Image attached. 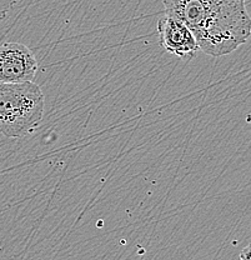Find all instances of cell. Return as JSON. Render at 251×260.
<instances>
[{
    "label": "cell",
    "mask_w": 251,
    "mask_h": 260,
    "mask_svg": "<svg viewBox=\"0 0 251 260\" xmlns=\"http://www.w3.org/2000/svg\"><path fill=\"white\" fill-rule=\"evenodd\" d=\"M246 0H164L165 14L190 29L205 54L228 55L251 37Z\"/></svg>",
    "instance_id": "1"
},
{
    "label": "cell",
    "mask_w": 251,
    "mask_h": 260,
    "mask_svg": "<svg viewBox=\"0 0 251 260\" xmlns=\"http://www.w3.org/2000/svg\"><path fill=\"white\" fill-rule=\"evenodd\" d=\"M38 61L33 50L17 42L0 45V83L33 81Z\"/></svg>",
    "instance_id": "3"
},
{
    "label": "cell",
    "mask_w": 251,
    "mask_h": 260,
    "mask_svg": "<svg viewBox=\"0 0 251 260\" xmlns=\"http://www.w3.org/2000/svg\"><path fill=\"white\" fill-rule=\"evenodd\" d=\"M240 260H251V244L241 251V254H240Z\"/></svg>",
    "instance_id": "5"
},
{
    "label": "cell",
    "mask_w": 251,
    "mask_h": 260,
    "mask_svg": "<svg viewBox=\"0 0 251 260\" xmlns=\"http://www.w3.org/2000/svg\"><path fill=\"white\" fill-rule=\"evenodd\" d=\"M45 98L34 81L0 83V133L24 138L42 123Z\"/></svg>",
    "instance_id": "2"
},
{
    "label": "cell",
    "mask_w": 251,
    "mask_h": 260,
    "mask_svg": "<svg viewBox=\"0 0 251 260\" xmlns=\"http://www.w3.org/2000/svg\"><path fill=\"white\" fill-rule=\"evenodd\" d=\"M156 28L161 47L166 53L184 60H190L200 50L190 29L175 16L169 14L161 16Z\"/></svg>",
    "instance_id": "4"
}]
</instances>
